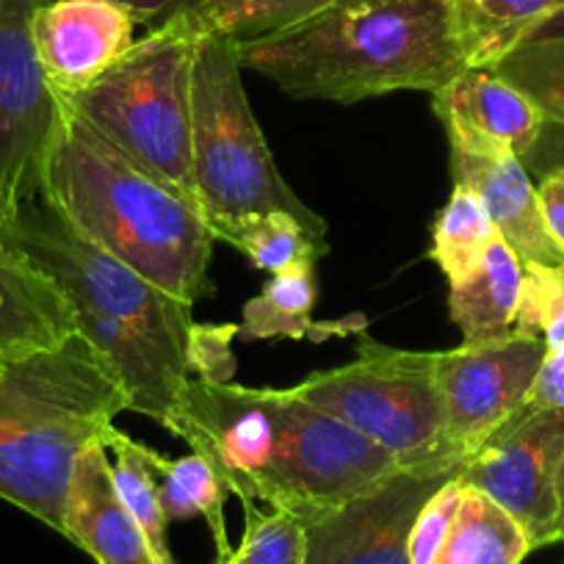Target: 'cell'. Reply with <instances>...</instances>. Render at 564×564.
<instances>
[{
	"label": "cell",
	"instance_id": "603a6c76",
	"mask_svg": "<svg viewBox=\"0 0 564 564\" xmlns=\"http://www.w3.org/2000/svg\"><path fill=\"white\" fill-rule=\"evenodd\" d=\"M492 73L534 100L547 122L564 128V9L536 25Z\"/></svg>",
	"mask_w": 564,
	"mask_h": 564
},
{
	"label": "cell",
	"instance_id": "e575fe53",
	"mask_svg": "<svg viewBox=\"0 0 564 564\" xmlns=\"http://www.w3.org/2000/svg\"><path fill=\"white\" fill-rule=\"evenodd\" d=\"M536 197H540L547 230L564 252V170H553L551 175L542 177V183L536 186Z\"/></svg>",
	"mask_w": 564,
	"mask_h": 564
},
{
	"label": "cell",
	"instance_id": "ac0fdd59",
	"mask_svg": "<svg viewBox=\"0 0 564 564\" xmlns=\"http://www.w3.org/2000/svg\"><path fill=\"white\" fill-rule=\"evenodd\" d=\"M75 333V307L56 282L0 243V362L53 349Z\"/></svg>",
	"mask_w": 564,
	"mask_h": 564
},
{
	"label": "cell",
	"instance_id": "d6a6232c",
	"mask_svg": "<svg viewBox=\"0 0 564 564\" xmlns=\"http://www.w3.org/2000/svg\"><path fill=\"white\" fill-rule=\"evenodd\" d=\"M133 14L135 25L141 29L155 31L164 29L166 23L177 18H188V14H199L205 7H210L214 0H119Z\"/></svg>",
	"mask_w": 564,
	"mask_h": 564
},
{
	"label": "cell",
	"instance_id": "5b68a950",
	"mask_svg": "<svg viewBox=\"0 0 564 564\" xmlns=\"http://www.w3.org/2000/svg\"><path fill=\"white\" fill-rule=\"evenodd\" d=\"M203 29L177 18L148 31L89 86L67 100L113 148L192 197V75Z\"/></svg>",
	"mask_w": 564,
	"mask_h": 564
},
{
	"label": "cell",
	"instance_id": "836d02e7",
	"mask_svg": "<svg viewBox=\"0 0 564 564\" xmlns=\"http://www.w3.org/2000/svg\"><path fill=\"white\" fill-rule=\"evenodd\" d=\"M531 406H564V349L545 351L534 388L529 393Z\"/></svg>",
	"mask_w": 564,
	"mask_h": 564
},
{
	"label": "cell",
	"instance_id": "f546056e",
	"mask_svg": "<svg viewBox=\"0 0 564 564\" xmlns=\"http://www.w3.org/2000/svg\"><path fill=\"white\" fill-rule=\"evenodd\" d=\"M523 294H520L514 329L542 338L545 349H564V265L542 269L523 265Z\"/></svg>",
	"mask_w": 564,
	"mask_h": 564
},
{
	"label": "cell",
	"instance_id": "8992f818",
	"mask_svg": "<svg viewBox=\"0 0 564 564\" xmlns=\"http://www.w3.org/2000/svg\"><path fill=\"white\" fill-rule=\"evenodd\" d=\"M291 390L371 437L399 468H459L446 446L437 351L393 349L362 335L355 360L311 373Z\"/></svg>",
	"mask_w": 564,
	"mask_h": 564
},
{
	"label": "cell",
	"instance_id": "ffe728a7",
	"mask_svg": "<svg viewBox=\"0 0 564 564\" xmlns=\"http://www.w3.org/2000/svg\"><path fill=\"white\" fill-rule=\"evenodd\" d=\"M558 9L564 0H452L465 69H492Z\"/></svg>",
	"mask_w": 564,
	"mask_h": 564
},
{
	"label": "cell",
	"instance_id": "30bf717a",
	"mask_svg": "<svg viewBox=\"0 0 564 564\" xmlns=\"http://www.w3.org/2000/svg\"><path fill=\"white\" fill-rule=\"evenodd\" d=\"M562 459L564 406L525 404L459 465V479L512 514L531 547H545L556 542Z\"/></svg>",
	"mask_w": 564,
	"mask_h": 564
},
{
	"label": "cell",
	"instance_id": "d4e9b609",
	"mask_svg": "<svg viewBox=\"0 0 564 564\" xmlns=\"http://www.w3.org/2000/svg\"><path fill=\"white\" fill-rule=\"evenodd\" d=\"M100 446L111 454L113 485H117L122 503L130 509L135 523L141 525V531L148 536L155 562L175 564L172 547L166 542V525H170V520H166L164 509H161L159 479H155L153 468L155 448L133 441V437L124 435L117 426H108L102 432Z\"/></svg>",
	"mask_w": 564,
	"mask_h": 564
},
{
	"label": "cell",
	"instance_id": "2e32d148",
	"mask_svg": "<svg viewBox=\"0 0 564 564\" xmlns=\"http://www.w3.org/2000/svg\"><path fill=\"white\" fill-rule=\"evenodd\" d=\"M452 181L454 186H468L479 194L498 238L518 254L520 263L542 269L564 265L562 247L553 241L542 216L536 186L518 155L452 150Z\"/></svg>",
	"mask_w": 564,
	"mask_h": 564
},
{
	"label": "cell",
	"instance_id": "7a4b0ae2",
	"mask_svg": "<svg viewBox=\"0 0 564 564\" xmlns=\"http://www.w3.org/2000/svg\"><path fill=\"white\" fill-rule=\"evenodd\" d=\"M238 58L296 100L340 106L437 91L465 69L452 0H335L296 29L238 42Z\"/></svg>",
	"mask_w": 564,
	"mask_h": 564
},
{
	"label": "cell",
	"instance_id": "1f68e13d",
	"mask_svg": "<svg viewBox=\"0 0 564 564\" xmlns=\"http://www.w3.org/2000/svg\"><path fill=\"white\" fill-rule=\"evenodd\" d=\"M238 335V324H225V327H205L197 324L188 351V366L192 377L214 379V382H230V373L236 368L230 355V340Z\"/></svg>",
	"mask_w": 564,
	"mask_h": 564
},
{
	"label": "cell",
	"instance_id": "4316f807",
	"mask_svg": "<svg viewBox=\"0 0 564 564\" xmlns=\"http://www.w3.org/2000/svg\"><path fill=\"white\" fill-rule=\"evenodd\" d=\"M225 243L238 249L254 269L269 274L318 263V258L329 252V243L316 241L307 227L289 214H263L241 221Z\"/></svg>",
	"mask_w": 564,
	"mask_h": 564
},
{
	"label": "cell",
	"instance_id": "3957f363",
	"mask_svg": "<svg viewBox=\"0 0 564 564\" xmlns=\"http://www.w3.org/2000/svg\"><path fill=\"white\" fill-rule=\"evenodd\" d=\"M128 410V393L80 333L0 366V498L64 534L80 454Z\"/></svg>",
	"mask_w": 564,
	"mask_h": 564
},
{
	"label": "cell",
	"instance_id": "7402d4cb",
	"mask_svg": "<svg viewBox=\"0 0 564 564\" xmlns=\"http://www.w3.org/2000/svg\"><path fill=\"white\" fill-rule=\"evenodd\" d=\"M153 468L166 520L205 518L216 542V558L219 564H227V558L232 556L225 523V501L230 490L210 468L208 459L194 452L188 457H164L153 452Z\"/></svg>",
	"mask_w": 564,
	"mask_h": 564
},
{
	"label": "cell",
	"instance_id": "83f0119b",
	"mask_svg": "<svg viewBox=\"0 0 564 564\" xmlns=\"http://www.w3.org/2000/svg\"><path fill=\"white\" fill-rule=\"evenodd\" d=\"M333 3L335 0H214L194 18L203 31H219L236 42H252L296 29Z\"/></svg>",
	"mask_w": 564,
	"mask_h": 564
},
{
	"label": "cell",
	"instance_id": "44dd1931",
	"mask_svg": "<svg viewBox=\"0 0 564 564\" xmlns=\"http://www.w3.org/2000/svg\"><path fill=\"white\" fill-rule=\"evenodd\" d=\"M534 551L518 520L465 485L463 507L432 564H520Z\"/></svg>",
	"mask_w": 564,
	"mask_h": 564
},
{
	"label": "cell",
	"instance_id": "7c38bea8",
	"mask_svg": "<svg viewBox=\"0 0 564 564\" xmlns=\"http://www.w3.org/2000/svg\"><path fill=\"white\" fill-rule=\"evenodd\" d=\"M457 470H395L362 496L307 518L305 564H412V523Z\"/></svg>",
	"mask_w": 564,
	"mask_h": 564
},
{
	"label": "cell",
	"instance_id": "f1b7e54d",
	"mask_svg": "<svg viewBox=\"0 0 564 564\" xmlns=\"http://www.w3.org/2000/svg\"><path fill=\"white\" fill-rule=\"evenodd\" d=\"M243 540L227 564H305V523L296 514L260 512L254 503H243Z\"/></svg>",
	"mask_w": 564,
	"mask_h": 564
},
{
	"label": "cell",
	"instance_id": "8fae6325",
	"mask_svg": "<svg viewBox=\"0 0 564 564\" xmlns=\"http://www.w3.org/2000/svg\"><path fill=\"white\" fill-rule=\"evenodd\" d=\"M545 351L542 338L518 329L501 338L463 340L457 349L437 351L446 446L459 465L529 404Z\"/></svg>",
	"mask_w": 564,
	"mask_h": 564
},
{
	"label": "cell",
	"instance_id": "484cf974",
	"mask_svg": "<svg viewBox=\"0 0 564 564\" xmlns=\"http://www.w3.org/2000/svg\"><path fill=\"white\" fill-rule=\"evenodd\" d=\"M496 238V225L479 194L468 186H454L432 227L430 258L454 289L479 269Z\"/></svg>",
	"mask_w": 564,
	"mask_h": 564
},
{
	"label": "cell",
	"instance_id": "6da1fadb",
	"mask_svg": "<svg viewBox=\"0 0 564 564\" xmlns=\"http://www.w3.org/2000/svg\"><path fill=\"white\" fill-rule=\"evenodd\" d=\"M40 199L80 238L186 305L214 296V232L203 210L97 133L67 100L40 175Z\"/></svg>",
	"mask_w": 564,
	"mask_h": 564
},
{
	"label": "cell",
	"instance_id": "4dcf8cb0",
	"mask_svg": "<svg viewBox=\"0 0 564 564\" xmlns=\"http://www.w3.org/2000/svg\"><path fill=\"white\" fill-rule=\"evenodd\" d=\"M465 481L459 479V470L432 492V498L421 507L415 523L410 531V562L412 564H432L437 551L446 542L448 529L463 507Z\"/></svg>",
	"mask_w": 564,
	"mask_h": 564
},
{
	"label": "cell",
	"instance_id": "8d00e7d4",
	"mask_svg": "<svg viewBox=\"0 0 564 564\" xmlns=\"http://www.w3.org/2000/svg\"><path fill=\"white\" fill-rule=\"evenodd\" d=\"M0 366H3V362H0Z\"/></svg>",
	"mask_w": 564,
	"mask_h": 564
},
{
	"label": "cell",
	"instance_id": "ba28073f",
	"mask_svg": "<svg viewBox=\"0 0 564 564\" xmlns=\"http://www.w3.org/2000/svg\"><path fill=\"white\" fill-rule=\"evenodd\" d=\"M269 399L274 452L254 479V501L305 523L404 470L371 437L307 404L291 388H269Z\"/></svg>",
	"mask_w": 564,
	"mask_h": 564
},
{
	"label": "cell",
	"instance_id": "d6986e66",
	"mask_svg": "<svg viewBox=\"0 0 564 564\" xmlns=\"http://www.w3.org/2000/svg\"><path fill=\"white\" fill-rule=\"evenodd\" d=\"M523 263L518 254L496 238L479 269L448 294L452 322L463 329L465 340L501 338L514 333L520 294H523Z\"/></svg>",
	"mask_w": 564,
	"mask_h": 564
},
{
	"label": "cell",
	"instance_id": "52a82bcc",
	"mask_svg": "<svg viewBox=\"0 0 564 564\" xmlns=\"http://www.w3.org/2000/svg\"><path fill=\"white\" fill-rule=\"evenodd\" d=\"M0 243L45 271L73 307L100 313L188 360L197 329L194 307L69 230L40 197L0 225Z\"/></svg>",
	"mask_w": 564,
	"mask_h": 564
},
{
	"label": "cell",
	"instance_id": "9a60e30c",
	"mask_svg": "<svg viewBox=\"0 0 564 564\" xmlns=\"http://www.w3.org/2000/svg\"><path fill=\"white\" fill-rule=\"evenodd\" d=\"M432 106L459 153H512L523 161L547 124L534 100L492 69H463L432 91Z\"/></svg>",
	"mask_w": 564,
	"mask_h": 564
},
{
	"label": "cell",
	"instance_id": "9c48e42d",
	"mask_svg": "<svg viewBox=\"0 0 564 564\" xmlns=\"http://www.w3.org/2000/svg\"><path fill=\"white\" fill-rule=\"evenodd\" d=\"M47 0H0V225L40 197L64 100L36 56L34 20Z\"/></svg>",
	"mask_w": 564,
	"mask_h": 564
},
{
	"label": "cell",
	"instance_id": "cb8c5ba5",
	"mask_svg": "<svg viewBox=\"0 0 564 564\" xmlns=\"http://www.w3.org/2000/svg\"><path fill=\"white\" fill-rule=\"evenodd\" d=\"M318 300L316 263L271 274L263 291L243 305L241 338H318L322 329L313 322Z\"/></svg>",
	"mask_w": 564,
	"mask_h": 564
},
{
	"label": "cell",
	"instance_id": "5bb4252c",
	"mask_svg": "<svg viewBox=\"0 0 564 564\" xmlns=\"http://www.w3.org/2000/svg\"><path fill=\"white\" fill-rule=\"evenodd\" d=\"M34 42L47 84L73 100L135 45V20L119 0H47L36 12Z\"/></svg>",
	"mask_w": 564,
	"mask_h": 564
},
{
	"label": "cell",
	"instance_id": "4fadbf2b",
	"mask_svg": "<svg viewBox=\"0 0 564 564\" xmlns=\"http://www.w3.org/2000/svg\"><path fill=\"white\" fill-rule=\"evenodd\" d=\"M172 435L208 459L238 501L254 503V479L274 452L269 388L192 377Z\"/></svg>",
	"mask_w": 564,
	"mask_h": 564
},
{
	"label": "cell",
	"instance_id": "e0dca14e",
	"mask_svg": "<svg viewBox=\"0 0 564 564\" xmlns=\"http://www.w3.org/2000/svg\"><path fill=\"white\" fill-rule=\"evenodd\" d=\"M64 536L97 564H159L148 536L119 498L108 452L91 443L75 465L64 509Z\"/></svg>",
	"mask_w": 564,
	"mask_h": 564
},
{
	"label": "cell",
	"instance_id": "d590c367",
	"mask_svg": "<svg viewBox=\"0 0 564 564\" xmlns=\"http://www.w3.org/2000/svg\"><path fill=\"white\" fill-rule=\"evenodd\" d=\"M556 498H558L556 542H564V459H562V468H558V479H556Z\"/></svg>",
	"mask_w": 564,
	"mask_h": 564
},
{
	"label": "cell",
	"instance_id": "277c9868",
	"mask_svg": "<svg viewBox=\"0 0 564 564\" xmlns=\"http://www.w3.org/2000/svg\"><path fill=\"white\" fill-rule=\"evenodd\" d=\"M238 42L203 31L192 75V170L197 205L214 241H227L241 221L289 214L316 241L329 243L324 216L307 208L276 170L241 80Z\"/></svg>",
	"mask_w": 564,
	"mask_h": 564
}]
</instances>
